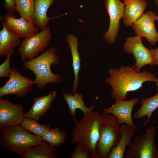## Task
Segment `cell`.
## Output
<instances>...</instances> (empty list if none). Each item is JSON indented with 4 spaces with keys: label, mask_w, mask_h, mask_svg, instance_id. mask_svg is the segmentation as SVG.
I'll return each mask as SVG.
<instances>
[{
    "label": "cell",
    "mask_w": 158,
    "mask_h": 158,
    "mask_svg": "<svg viewBox=\"0 0 158 158\" xmlns=\"http://www.w3.org/2000/svg\"><path fill=\"white\" fill-rule=\"evenodd\" d=\"M40 137L42 141L47 142L52 146L58 147L66 142L67 135L64 132L56 127L51 128Z\"/></svg>",
    "instance_id": "25"
},
{
    "label": "cell",
    "mask_w": 158,
    "mask_h": 158,
    "mask_svg": "<svg viewBox=\"0 0 158 158\" xmlns=\"http://www.w3.org/2000/svg\"><path fill=\"white\" fill-rule=\"evenodd\" d=\"M51 36V29L47 26L41 31L24 38L18 49L21 61H24L37 57L48 46Z\"/></svg>",
    "instance_id": "7"
},
{
    "label": "cell",
    "mask_w": 158,
    "mask_h": 158,
    "mask_svg": "<svg viewBox=\"0 0 158 158\" xmlns=\"http://www.w3.org/2000/svg\"><path fill=\"white\" fill-rule=\"evenodd\" d=\"M157 15L154 11H146L131 25L136 35L145 38L152 45L158 42V32L154 24Z\"/></svg>",
    "instance_id": "12"
},
{
    "label": "cell",
    "mask_w": 158,
    "mask_h": 158,
    "mask_svg": "<svg viewBox=\"0 0 158 158\" xmlns=\"http://www.w3.org/2000/svg\"><path fill=\"white\" fill-rule=\"evenodd\" d=\"M1 130V146L20 155L29 148L37 146L43 141L40 136L30 133L20 124L8 126Z\"/></svg>",
    "instance_id": "4"
},
{
    "label": "cell",
    "mask_w": 158,
    "mask_h": 158,
    "mask_svg": "<svg viewBox=\"0 0 158 158\" xmlns=\"http://www.w3.org/2000/svg\"><path fill=\"white\" fill-rule=\"evenodd\" d=\"M120 126L112 115L105 113L101 114L99 136L95 158H107L119 142Z\"/></svg>",
    "instance_id": "5"
},
{
    "label": "cell",
    "mask_w": 158,
    "mask_h": 158,
    "mask_svg": "<svg viewBox=\"0 0 158 158\" xmlns=\"http://www.w3.org/2000/svg\"><path fill=\"white\" fill-rule=\"evenodd\" d=\"M156 20L158 21V15H157L156 18Z\"/></svg>",
    "instance_id": "32"
},
{
    "label": "cell",
    "mask_w": 158,
    "mask_h": 158,
    "mask_svg": "<svg viewBox=\"0 0 158 158\" xmlns=\"http://www.w3.org/2000/svg\"><path fill=\"white\" fill-rule=\"evenodd\" d=\"M154 1L157 6V7L158 8V0H152Z\"/></svg>",
    "instance_id": "31"
},
{
    "label": "cell",
    "mask_w": 158,
    "mask_h": 158,
    "mask_svg": "<svg viewBox=\"0 0 158 158\" xmlns=\"http://www.w3.org/2000/svg\"><path fill=\"white\" fill-rule=\"evenodd\" d=\"M0 18L2 25L20 39L30 37L39 32L38 28L34 24L21 17L16 18L13 13L1 14Z\"/></svg>",
    "instance_id": "11"
},
{
    "label": "cell",
    "mask_w": 158,
    "mask_h": 158,
    "mask_svg": "<svg viewBox=\"0 0 158 158\" xmlns=\"http://www.w3.org/2000/svg\"><path fill=\"white\" fill-rule=\"evenodd\" d=\"M62 96L68 105L69 112L72 116L75 123L77 122L75 117L76 110L77 109L80 110L84 115L90 113L93 111L95 104L98 98V97L97 96L93 104L90 107H88L86 106L83 100V93H76L72 95L63 91L62 92Z\"/></svg>",
    "instance_id": "19"
},
{
    "label": "cell",
    "mask_w": 158,
    "mask_h": 158,
    "mask_svg": "<svg viewBox=\"0 0 158 158\" xmlns=\"http://www.w3.org/2000/svg\"><path fill=\"white\" fill-rule=\"evenodd\" d=\"M106 10L109 17L108 30L103 34V39L107 43L114 44L120 30V20L123 16L125 4L120 0H104Z\"/></svg>",
    "instance_id": "9"
},
{
    "label": "cell",
    "mask_w": 158,
    "mask_h": 158,
    "mask_svg": "<svg viewBox=\"0 0 158 158\" xmlns=\"http://www.w3.org/2000/svg\"><path fill=\"white\" fill-rule=\"evenodd\" d=\"M108 73L109 76L105 82L111 86V96L115 100H127L128 92L140 89L146 82H154L158 86V78L153 74L145 71H137L128 65L110 68Z\"/></svg>",
    "instance_id": "1"
},
{
    "label": "cell",
    "mask_w": 158,
    "mask_h": 158,
    "mask_svg": "<svg viewBox=\"0 0 158 158\" xmlns=\"http://www.w3.org/2000/svg\"><path fill=\"white\" fill-rule=\"evenodd\" d=\"M71 158H92L90 151L84 147L76 145L74 150L71 155Z\"/></svg>",
    "instance_id": "28"
},
{
    "label": "cell",
    "mask_w": 158,
    "mask_h": 158,
    "mask_svg": "<svg viewBox=\"0 0 158 158\" xmlns=\"http://www.w3.org/2000/svg\"><path fill=\"white\" fill-rule=\"evenodd\" d=\"M135 130L134 128L129 124L124 123L121 125V136L119 142L107 158L124 157L126 147L129 146L132 137L135 135Z\"/></svg>",
    "instance_id": "18"
},
{
    "label": "cell",
    "mask_w": 158,
    "mask_h": 158,
    "mask_svg": "<svg viewBox=\"0 0 158 158\" xmlns=\"http://www.w3.org/2000/svg\"><path fill=\"white\" fill-rule=\"evenodd\" d=\"M157 129H158V126H157Z\"/></svg>",
    "instance_id": "33"
},
{
    "label": "cell",
    "mask_w": 158,
    "mask_h": 158,
    "mask_svg": "<svg viewBox=\"0 0 158 158\" xmlns=\"http://www.w3.org/2000/svg\"><path fill=\"white\" fill-rule=\"evenodd\" d=\"M25 117L23 106L0 97V129L20 124Z\"/></svg>",
    "instance_id": "13"
},
{
    "label": "cell",
    "mask_w": 158,
    "mask_h": 158,
    "mask_svg": "<svg viewBox=\"0 0 158 158\" xmlns=\"http://www.w3.org/2000/svg\"><path fill=\"white\" fill-rule=\"evenodd\" d=\"M157 92L154 95L141 99V106L139 109L133 114V117L137 119H140L147 116L146 121L143 123L146 126L149 121L153 112L158 107V86Z\"/></svg>",
    "instance_id": "22"
},
{
    "label": "cell",
    "mask_w": 158,
    "mask_h": 158,
    "mask_svg": "<svg viewBox=\"0 0 158 158\" xmlns=\"http://www.w3.org/2000/svg\"><path fill=\"white\" fill-rule=\"evenodd\" d=\"M142 37L137 36L126 38L123 48L126 53L133 55L135 62L132 66L137 71L146 65H153V60L150 50L145 47L142 41Z\"/></svg>",
    "instance_id": "10"
},
{
    "label": "cell",
    "mask_w": 158,
    "mask_h": 158,
    "mask_svg": "<svg viewBox=\"0 0 158 158\" xmlns=\"http://www.w3.org/2000/svg\"><path fill=\"white\" fill-rule=\"evenodd\" d=\"M14 49L11 51L6 56V58L0 65V77L9 78L11 72L10 61Z\"/></svg>",
    "instance_id": "27"
},
{
    "label": "cell",
    "mask_w": 158,
    "mask_h": 158,
    "mask_svg": "<svg viewBox=\"0 0 158 158\" xmlns=\"http://www.w3.org/2000/svg\"><path fill=\"white\" fill-rule=\"evenodd\" d=\"M20 38L9 32L4 25L0 31V56H6L11 51L20 44Z\"/></svg>",
    "instance_id": "23"
},
{
    "label": "cell",
    "mask_w": 158,
    "mask_h": 158,
    "mask_svg": "<svg viewBox=\"0 0 158 158\" xmlns=\"http://www.w3.org/2000/svg\"><path fill=\"white\" fill-rule=\"evenodd\" d=\"M56 95V91L54 90L45 96L34 97L33 104L31 108L25 113V117L39 121L51 108Z\"/></svg>",
    "instance_id": "15"
},
{
    "label": "cell",
    "mask_w": 158,
    "mask_h": 158,
    "mask_svg": "<svg viewBox=\"0 0 158 158\" xmlns=\"http://www.w3.org/2000/svg\"><path fill=\"white\" fill-rule=\"evenodd\" d=\"M34 84V80L23 76L16 67H12L8 80L0 88V97L15 95L23 98L31 90Z\"/></svg>",
    "instance_id": "8"
},
{
    "label": "cell",
    "mask_w": 158,
    "mask_h": 158,
    "mask_svg": "<svg viewBox=\"0 0 158 158\" xmlns=\"http://www.w3.org/2000/svg\"><path fill=\"white\" fill-rule=\"evenodd\" d=\"M56 0H34L33 15L34 25L41 30L47 26L50 21L59 16L49 17L47 13L49 8Z\"/></svg>",
    "instance_id": "20"
},
{
    "label": "cell",
    "mask_w": 158,
    "mask_h": 158,
    "mask_svg": "<svg viewBox=\"0 0 158 158\" xmlns=\"http://www.w3.org/2000/svg\"><path fill=\"white\" fill-rule=\"evenodd\" d=\"M59 60L55 49L51 47L44 50L39 56L23 61V66L25 69L30 70L35 74L34 84L39 89L42 90L49 83L60 82V75L53 73L51 69V65H57Z\"/></svg>",
    "instance_id": "2"
},
{
    "label": "cell",
    "mask_w": 158,
    "mask_h": 158,
    "mask_svg": "<svg viewBox=\"0 0 158 158\" xmlns=\"http://www.w3.org/2000/svg\"><path fill=\"white\" fill-rule=\"evenodd\" d=\"M3 8L8 13H13L16 12L15 0H4Z\"/></svg>",
    "instance_id": "29"
},
{
    "label": "cell",
    "mask_w": 158,
    "mask_h": 158,
    "mask_svg": "<svg viewBox=\"0 0 158 158\" xmlns=\"http://www.w3.org/2000/svg\"><path fill=\"white\" fill-rule=\"evenodd\" d=\"M66 41L72 57V66L74 75L72 91L74 94L76 93V90L78 86L79 73L81 68L80 65L81 59L78 50L79 43L77 37L71 34L66 36Z\"/></svg>",
    "instance_id": "17"
},
{
    "label": "cell",
    "mask_w": 158,
    "mask_h": 158,
    "mask_svg": "<svg viewBox=\"0 0 158 158\" xmlns=\"http://www.w3.org/2000/svg\"><path fill=\"white\" fill-rule=\"evenodd\" d=\"M123 1L125 5L123 21L126 27L131 26L144 13L147 2L146 0H123Z\"/></svg>",
    "instance_id": "16"
},
{
    "label": "cell",
    "mask_w": 158,
    "mask_h": 158,
    "mask_svg": "<svg viewBox=\"0 0 158 158\" xmlns=\"http://www.w3.org/2000/svg\"><path fill=\"white\" fill-rule=\"evenodd\" d=\"M111 106L102 110V113L112 115L121 124L124 123L133 126L135 130L138 128L134 124L132 117L133 110L134 106L139 101L138 98H134L127 100L117 99Z\"/></svg>",
    "instance_id": "14"
},
{
    "label": "cell",
    "mask_w": 158,
    "mask_h": 158,
    "mask_svg": "<svg viewBox=\"0 0 158 158\" xmlns=\"http://www.w3.org/2000/svg\"><path fill=\"white\" fill-rule=\"evenodd\" d=\"M101 114L92 111L75 123L72 131L71 143L81 145L95 158L100 133Z\"/></svg>",
    "instance_id": "3"
},
{
    "label": "cell",
    "mask_w": 158,
    "mask_h": 158,
    "mask_svg": "<svg viewBox=\"0 0 158 158\" xmlns=\"http://www.w3.org/2000/svg\"><path fill=\"white\" fill-rule=\"evenodd\" d=\"M149 50L152 59L153 65H158V47Z\"/></svg>",
    "instance_id": "30"
},
{
    "label": "cell",
    "mask_w": 158,
    "mask_h": 158,
    "mask_svg": "<svg viewBox=\"0 0 158 158\" xmlns=\"http://www.w3.org/2000/svg\"><path fill=\"white\" fill-rule=\"evenodd\" d=\"M155 128L151 126L146 133L131 140L126 152L125 158H158V150L154 140Z\"/></svg>",
    "instance_id": "6"
},
{
    "label": "cell",
    "mask_w": 158,
    "mask_h": 158,
    "mask_svg": "<svg viewBox=\"0 0 158 158\" xmlns=\"http://www.w3.org/2000/svg\"><path fill=\"white\" fill-rule=\"evenodd\" d=\"M55 147L43 141L40 144L29 148L20 156L24 158H56Z\"/></svg>",
    "instance_id": "21"
},
{
    "label": "cell",
    "mask_w": 158,
    "mask_h": 158,
    "mask_svg": "<svg viewBox=\"0 0 158 158\" xmlns=\"http://www.w3.org/2000/svg\"><path fill=\"white\" fill-rule=\"evenodd\" d=\"M20 125L25 130L40 137L51 128L49 125L40 123L37 121L27 117L24 118Z\"/></svg>",
    "instance_id": "26"
},
{
    "label": "cell",
    "mask_w": 158,
    "mask_h": 158,
    "mask_svg": "<svg viewBox=\"0 0 158 158\" xmlns=\"http://www.w3.org/2000/svg\"><path fill=\"white\" fill-rule=\"evenodd\" d=\"M15 2L16 11L20 17L34 24V0H15Z\"/></svg>",
    "instance_id": "24"
}]
</instances>
